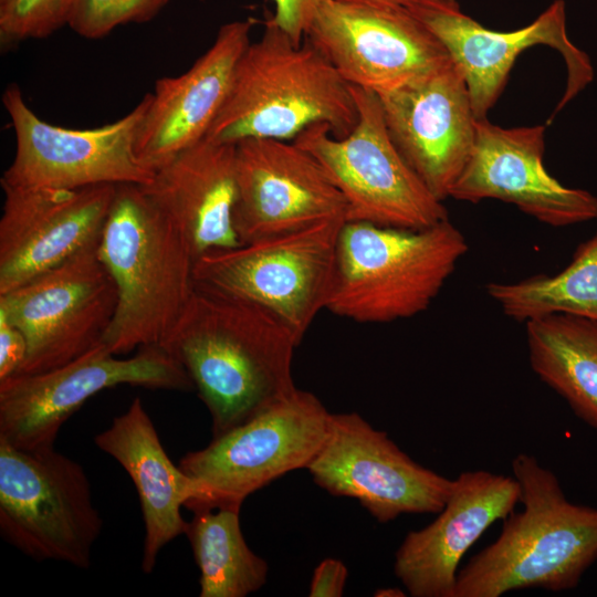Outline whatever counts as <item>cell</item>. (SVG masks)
<instances>
[{
  "label": "cell",
  "mask_w": 597,
  "mask_h": 597,
  "mask_svg": "<svg viewBox=\"0 0 597 597\" xmlns=\"http://www.w3.org/2000/svg\"><path fill=\"white\" fill-rule=\"evenodd\" d=\"M326 0H272L275 6L271 21L295 43L301 44Z\"/></svg>",
  "instance_id": "cell-29"
},
{
  "label": "cell",
  "mask_w": 597,
  "mask_h": 597,
  "mask_svg": "<svg viewBox=\"0 0 597 597\" xmlns=\"http://www.w3.org/2000/svg\"><path fill=\"white\" fill-rule=\"evenodd\" d=\"M28 350L24 334L0 314V380L20 370Z\"/></svg>",
  "instance_id": "cell-30"
},
{
  "label": "cell",
  "mask_w": 597,
  "mask_h": 597,
  "mask_svg": "<svg viewBox=\"0 0 597 597\" xmlns=\"http://www.w3.org/2000/svg\"><path fill=\"white\" fill-rule=\"evenodd\" d=\"M408 10L437 36L462 73L476 119L486 118L515 60L533 45L544 44L557 50L566 64V88L554 114L594 80L589 56L567 34L563 0H555L526 27L509 32L482 27L461 12L458 3Z\"/></svg>",
  "instance_id": "cell-16"
},
{
  "label": "cell",
  "mask_w": 597,
  "mask_h": 597,
  "mask_svg": "<svg viewBox=\"0 0 597 597\" xmlns=\"http://www.w3.org/2000/svg\"><path fill=\"white\" fill-rule=\"evenodd\" d=\"M511 467L523 509L460 568L454 597L568 590L597 559V509L568 501L558 478L532 454L517 453Z\"/></svg>",
  "instance_id": "cell-2"
},
{
  "label": "cell",
  "mask_w": 597,
  "mask_h": 597,
  "mask_svg": "<svg viewBox=\"0 0 597 597\" xmlns=\"http://www.w3.org/2000/svg\"><path fill=\"white\" fill-rule=\"evenodd\" d=\"M240 512L193 513L185 535L199 568L200 597H245L264 586L268 564L247 544Z\"/></svg>",
  "instance_id": "cell-25"
},
{
  "label": "cell",
  "mask_w": 597,
  "mask_h": 597,
  "mask_svg": "<svg viewBox=\"0 0 597 597\" xmlns=\"http://www.w3.org/2000/svg\"><path fill=\"white\" fill-rule=\"evenodd\" d=\"M344 223L343 218L324 220L290 233L207 252L196 260L195 281L266 308L302 341L326 307Z\"/></svg>",
  "instance_id": "cell-9"
},
{
  "label": "cell",
  "mask_w": 597,
  "mask_h": 597,
  "mask_svg": "<svg viewBox=\"0 0 597 597\" xmlns=\"http://www.w3.org/2000/svg\"><path fill=\"white\" fill-rule=\"evenodd\" d=\"M301 341L266 308L196 283L160 343L188 374L220 436L291 394Z\"/></svg>",
  "instance_id": "cell-1"
},
{
  "label": "cell",
  "mask_w": 597,
  "mask_h": 597,
  "mask_svg": "<svg viewBox=\"0 0 597 597\" xmlns=\"http://www.w3.org/2000/svg\"><path fill=\"white\" fill-rule=\"evenodd\" d=\"M119 385L195 390L184 367L159 345L119 358L101 344L60 367L0 380V440L22 450L53 447L74 412Z\"/></svg>",
  "instance_id": "cell-10"
},
{
  "label": "cell",
  "mask_w": 597,
  "mask_h": 597,
  "mask_svg": "<svg viewBox=\"0 0 597 597\" xmlns=\"http://www.w3.org/2000/svg\"><path fill=\"white\" fill-rule=\"evenodd\" d=\"M254 19L222 24L211 46L178 76L158 78L138 127V160L156 171L206 138L229 94L237 63L249 45Z\"/></svg>",
  "instance_id": "cell-21"
},
{
  "label": "cell",
  "mask_w": 597,
  "mask_h": 597,
  "mask_svg": "<svg viewBox=\"0 0 597 597\" xmlns=\"http://www.w3.org/2000/svg\"><path fill=\"white\" fill-rule=\"evenodd\" d=\"M485 290L506 316L519 322L556 313L597 321V232L577 248L569 264L555 275L492 282Z\"/></svg>",
  "instance_id": "cell-26"
},
{
  "label": "cell",
  "mask_w": 597,
  "mask_h": 597,
  "mask_svg": "<svg viewBox=\"0 0 597 597\" xmlns=\"http://www.w3.org/2000/svg\"><path fill=\"white\" fill-rule=\"evenodd\" d=\"M345 217L341 192L295 143L249 138L235 144L233 227L240 243Z\"/></svg>",
  "instance_id": "cell-15"
},
{
  "label": "cell",
  "mask_w": 597,
  "mask_h": 597,
  "mask_svg": "<svg viewBox=\"0 0 597 597\" xmlns=\"http://www.w3.org/2000/svg\"><path fill=\"white\" fill-rule=\"evenodd\" d=\"M358 119L334 136L314 124L293 143L322 166L345 200L346 221L422 229L449 219L448 211L394 144L377 94L350 85Z\"/></svg>",
  "instance_id": "cell-7"
},
{
  "label": "cell",
  "mask_w": 597,
  "mask_h": 597,
  "mask_svg": "<svg viewBox=\"0 0 597 597\" xmlns=\"http://www.w3.org/2000/svg\"><path fill=\"white\" fill-rule=\"evenodd\" d=\"M378 97L401 156L439 200L449 198L478 121L460 70L450 60Z\"/></svg>",
  "instance_id": "cell-19"
},
{
  "label": "cell",
  "mask_w": 597,
  "mask_h": 597,
  "mask_svg": "<svg viewBox=\"0 0 597 597\" xmlns=\"http://www.w3.org/2000/svg\"><path fill=\"white\" fill-rule=\"evenodd\" d=\"M307 470L318 486L357 500L379 523L439 513L453 483L416 462L356 412L332 413L327 437Z\"/></svg>",
  "instance_id": "cell-14"
},
{
  "label": "cell",
  "mask_w": 597,
  "mask_h": 597,
  "mask_svg": "<svg viewBox=\"0 0 597 597\" xmlns=\"http://www.w3.org/2000/svg\"><path fill=\"white\" fill-rule=\"evenodd\" d=\"M97 252L117 290L102 344L115 355L160 345L196 286L187 235L142 185L119 184Z\"/></svg>",
  "instance_id": "cell-3"
},
{
  "label": "cell",
  "mask_w": 597,
  "mask_h": 597,
  "mask_svg": "<svg viewBox=\"0 0 597 597\" xmlns=\"http://www.w3.org/2000/svg\"><path fill=\"white\" fill-rule=\"evenodd\" d=\"M187 235L196 260L234 248L235 145L202 139L157 169L142 185Z\"/></svg>",
  "instance_id": "cell-22"
},
{
  "label": "cell",
  "mask_w": 597,
  "mask_h": 597,
  "mask_svg": "<svg viewBox=\"0 0 597 597\" xmlns=\"http://www.w3.org/2000/svg\"><path fill=\"white\" fill-rule=\"evenodd\" d=\"M15 135V153L1 185L81 188L102 184L147 185L154 171L137 158L135 140L149 93L122 118L87 129L44 122L10 84L2 95Z\"/></svg>",
  "instance_id": "cell-12"
},
{
  "label": "cell",
  "mask_w": 597,
  "mask_h": 597,
  "mask_svg": "<svg viewBox=\"0 0 597 597\" xmlns=\"http://www.w3.org/2000/svg\"><path fill=\"white\" fill-rule=\"evenodd\" d=\"M525 335L534 374L597 429V321L549 314L525 322Z\"/></svg>",
  "instance_id": "cell-24"
},
{
  "label": "cell",
  "mask_w": 597,
  "mask_h": 597,
  "mask_svg": "<svg viewBox=\"0 0 597 597\" xmlns=\"http://www.w3.org/2000/svg\"><path fill=\"white\" fill-rule=\"evenodd\" d=\"M170 0H73L67 25L78 35L97 40L115 28L154 19Z\"/></svg>",
  "instance_id": "cell-27"
},
{
  "label": "cell",
  "mask_w": 597,
  "mask_h": 597,
  "mask_svg": "<svg viewBox=\"0 0 597 597\" xmlns=\"http://www.w3.org/2000/svg\"><path fill=\"white\" fill-rule=\"evenodd\" d=\"M375 596L378 597H402L406 596L405 591L399 588H381L375 591Z\"/></svg>",
  "instance_id": "cell-33"
},
{
  "label": "cell",
  "mask_w": 597,
  "mask_h": 597,
  "mask_svg": "<svg viewBox=\"0 0 597 597\" xmlns=\"http://www.w3.org/2000/svg\"><path fill=\"white\" fill-rule=\"evenodd\" d=\"M332 413L312 392L295 388L242 425L179 460L195 494L192 513L240 512L245 499L282 475L307 469L322 448Z\"/></svg>",
  "instance_id": "cell-6"
},
{
  "label": "cell",
  "mask_w": 597,
  "mask_h": 597,
  "mask_svg": "<svg viewBox=\"0 0 597 597\" xmlns=\"http://www.w3.org/2000/svg\"><path fill=\"white\" fill-rule=\"evenodd\" d=\"M519 502L520 485L513 475L462 471L432 523L405 536L395 553L396 577L412 597H454L465 553Z\"/></svg>",
  "instance_id": "cell-20"
},
{
  "label": "cell",
  "mask_w": 597,
  "mask_h": 597,
  "mask_svg": "<svg viewBox=\"0 0 597 597\" xmlns=\"http://www.w3.org/2000/svg\"><path fill=\"white\" fill-rule=\"evenodd\" d=\"M347 576L348 570L342 561L333 557L323 559L314 569L310 584L308 596H343Z\"/></svg>",
  "instance_id": "cell-31"
},
{
  "label": "cell",
  "mask_w": 597,
  "mask_h": 597,
  "mask_svg": "<svg viewBox=\"0 0 597 597\" xmlns=\"http://www.w3.org/2000/svg\"><path fill=\"white\" fill-rule=\"evenodd\" d=\"M397 6H401L407 9L426 6H451L458 3L455 0H378Z\"/></svg>",
  "instance_id": "cell-32"
},
{
  "label": "cell",
  "mask_w": 597,
  "mask_h": 597,
  "mask_svg": "<svg viewBox=\"0 0 597 597\" xmlns=\"http://www.w3.org/2000/svg\"><path fill=\"white\" fill-rule=\"evenodd\" d=\"M73 0H0L2 49L44 39L67 24Z\"/></svg>",
  "instance_id": "cell-28"
},
{
  "label": "cell",
  "mask_w": 597,
  "mask_h": 597,
  "mask_svg": "<svg viewBox=\"0 0 597 597\" xmlns=\"http://www.w3.org/2000/svg\"><path fill=\"white\" fill-rule=\"evenodd\" d=\"M545 126L503 128L478 119L469 159L449 197L480 202L498 199L552 227L597 219V197L563 186L543 164Z\"/></svg>",
  "instance_id": "cell-18"
},
{
  "label": "cell",
  "mask_w": 597,
  "mask_h": 597,
  "mask_svg": "<svg viewBox=\"0 0 597 597\" xmlns=\"http://www.w3.org/2000/svg\"><path fill=\"white\" fill-rule=\"evenodd\" d=\"M202 1V0H201Z\"/></svg>",
  "instance_id": "cell-34"
},
{
  "label": "cell",
  "mask_w": 597,
  "mask_h": 597,
  "mask_svg": "<svg viewBox=\"0 0 597 597\" xmlns=\"http://www.w3.org/2000/svg\"><path fill=\"white\" fill-rule=\"evenodd\" d=\"M98 242L0 294V314L28 344L17 375L60 367L102 344L116 312L117 290L98 256Z\"/></svg>",
  "instance_id": "cell-11"
},
{
  "label": "cell",
  "mask_w": 597,
  "mask_h": 597,
  "mask_svg": "<svg viewBox=\"0 0 597 597\" xmlns=\"http://www.w3.org/2000/svg\"><path fill=\"white\" fill-rule=\"evenodd\" d=\"M103 528L84 468L54 447L18 449L0 440V534L27 556L91 565Z\"/></svg>",
  "instance_id": "cell-8"
},
{
  "label": "cell",
  "mask_w": 597,
  "mask_h": 597,
  "mask_svg": "<svg viewBox=\"0 0 597 597\" xmlns=\"http://www.w3.org/2000/svg\"><path fill=\"white\" fill-rule=\"evenodd\" d=\"M305 39L349 85L378 96L451 60L407 8L378 0H326Z\"/></svg>",
  "instance_id": "cell-13"
},
{
  "label": "cell",
  "mask_w": 597,
  "mask_h": 597,
  "mask_svg": "<svg viewBox=\"0 0 597 597\" xmlns=\"http://www.w3.org/2000/svg\"><path fill=\"white\" fill-rule=\"evenodd\" d=\"M0 219V294L100 241L116 186L11 187Z\"/></svg>",
  "instance_id": "cell-17"
},
{
  "label": "cell",
  "mask_w": 597,
  "mask_h": 597,
  "mask_svg": "<svg viewBox=\"0 0 597 597\" xmlns=\"http://www.w3.org/2000/svg\"><path fill=\"white\" fill-rule=\"evenodd\" d=\"M94 443L123 467L135 485L145 526L142 569L149 574L161 548L185 534L181 507L195 494L192 481L167 455L138 397L94 437Z\"/></svg>",
  "instance_id": "cell-23"
},
{
  "label": "cell",
  "mask_w": 597,
  "mask_h": 597,
  "mask_svg": "<svg viewBox=\"0 0 597 597\" xmlns=\"http://www.w3.org/2000/svg\"><path fill=\"white\" fill-rule=\"evenodd\" d=\"M358 119L350 85L305 39L295 44L271 19L240 56L226 102L206 139L235 145L249 138L294 140L325 124L344 137Z\"/></svg>",
  "instance_id": "cell-4"
},
{
  "label": "cell",
  "mask_w": 597,
  "mask_h": 597,
  "mask_svg": "<svg viewBox=\"0 0 597 597\" xmlns=\"http://www.w3.org/2000/svg\"><path fill=\"white\" fill-rule=\"evenodd\" d=\"M469 250L449 219L422 229L343 224L325 310L358 323L426 311Z\"/></svg>",
  "instance_id": "cell-5"
}]
</instances>
